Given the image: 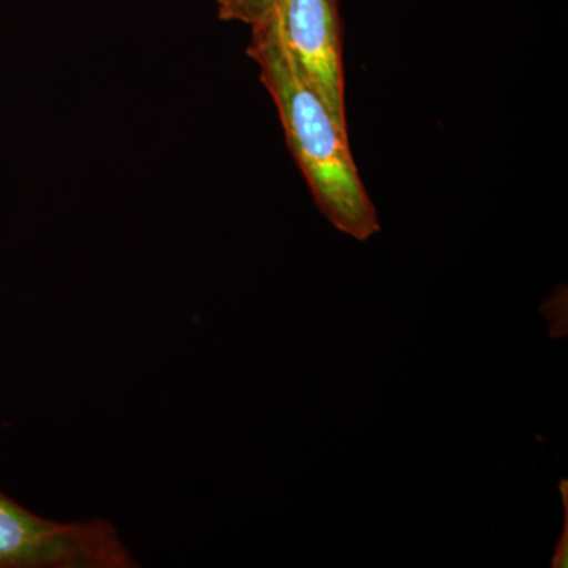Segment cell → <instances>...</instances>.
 Returning a JSON list of instances; mask_svg holds the SVG:
<instances>
[{"instance_id": "3957f363", "label": "cell", "mask_w": 568, "mask_h": 568, "mask_svg": "<svg viewBox=\"0 0 568 568\" xmlns=\"http://www.w3.org/2000/svg\"><path fill=\"white\" fill-rule=\"evenodd\" d=\"M284 43L339 129L347 132L342 31L336 0H280Z\"/></svg>"}, {"instance_id": "5b68a950", "label": "cell", "mask_w": 568, "mask_h": 568, "mask_svg": "<svg viewBox=\"0 0 568 568\" xmlns=\"http://www.w3.org/2000/svg\"><path fill=\"white\" fill-rule=\"evenodd\" d=\"M559 489L560 496H562L564 515H566V518H564V532L559 538V544L558 547H556L555 556H552L551 567L566 568L568 560V481L560 480Z\"/></svg>"}, {"instance_id": "7a4b0ae2", "label": "cell", "mask_w": 568, "mask_h": 568, "mask_svg": "<svg viewBox=\"0 0 568 568\" xmlns=\"http://www.w3.org/2000/svg\"><path fill=\"white\" fill-rule=\"evenodd\" d=\"M140 562L103 518L39 517L0 489V568H134Z\"/></svg>"}, {"instance_id": "6da1fadb", "label": "cell", "mask_w": 568, "mask_h": 568, "mask_svg": "<svg viewBox=\"0 0 568 568\" xmlns=\"http://www.w3.org/2000/svg\"><path fill=\"white\" fill-rule=\"evenodd\" d=\"M248 54L274 99L287 145L304 173L321 213L336 230L357 241L379 233L375 204L358 175L349 136L302 77L284 43L276 9L253 26Z\"/></svg>"}, {"instance_id": "277c9868", "label": "cell", "mask_w": 568, "mask_h": 568, "mask_svg": "<svg viewBox=\"0 0 568 568\" xmlns=\"http://www.w3.org/2000/svg\"><path fill=\"white\" fill-rule=\"evenodd\" d=\"M280 0H216L223 21H239L256 26L271 17Z\"/></svg>"}]
</instances>
